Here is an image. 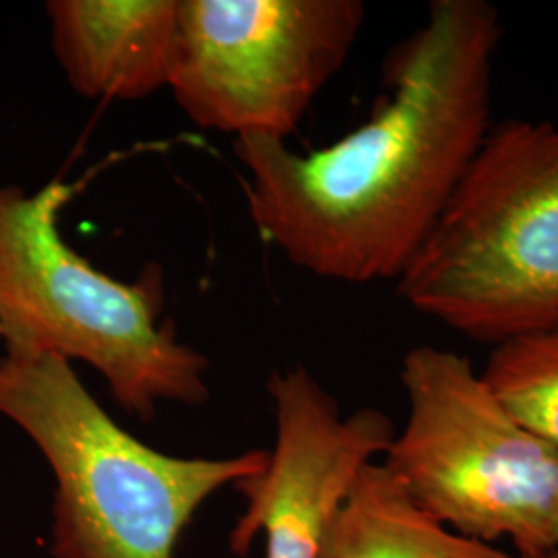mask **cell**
<instances>
[{
  "mask_svg": "<svg viewBox=\"0 0 558 558\" xmlns=\"http://www.w3.org/2000/svg\"><path fill=\"white\" fill-rule=\"evenodd\" d=\"M408 418L385 468L428 515L465 538L509 539L518 558L558 555V449L525 428L458 352L401 360Z\"/></svg>",
  "mask_w": 558,
  "mask_h": 558,
  "instance_id": "5b68a950",
  "label": "cell"
},
{
  "mask_svg": "<svg viewBox=\"0 0 558 558\" xmlns=\"http://www.w3.org/2000/svg\"><path fill=\"white\" fill-rule=\"evenodd\" d=\"M75 184L27 193L0 182V339L4 352L52 354L100 373L120 405L156 416L158 403L205 405L209 360L161 320L160 271L126 283L96 269L60 234Z\"/></svg>",
  "mask_w": 558,
  "mask_h": 558,
  "instance_id": "3957f363",
  "label": "cell"
},
{
  "mask_svg": "<svg viewBox=\"0 0 558 558\" xmlns=\"http://www.w3.org/2000/svg\"><path fill=\"white\" fill-rule=\"evenodd\" d=\"M360 0H180L168 89L199 129L286 141L345 64Z\"/></svg>",
  "mask_w": 558,
  "mask_h": 558,
  "instance_id": "8992f818",
  "label": "cell"
},
{
  "mask_svg": "<svg viewBox=\"0 0 558 558\" xmlns=\"http://www.w3.org/2000/svg\"><path fill=\"white\" fill-rule=\"evenodd\" d=\"M319 558H518L428 515L385 463H366L327 523Z\"/></svg>",
  "mask_w": 558,
  "mask_h": 558,
  "instance_id": "9c48e42d",
  "label": "cell"
},
{
  "mask_svg": "<svg viewBox=\"0 0 558 558\" xmlns=\"http://www.w3.org/2000/svg\"><path fill=\"white\" fill-rule=\"evenodd\" d=\"M546 558H558V555H553V557H546Z\"/></svg>",
  "mask_w": 558,
  "mask_h": 558,
  "instance_id": "8fae6325",
  "label": "cell"
},
{
  "mask_svg": "<svg viewBox=\"0 0 558 558\" xmlns=\"http://www.w3.org/2000/svg\"><path fill=\"white\" fill-rule=\"evenodd\" d=\"M0 416L15 422L57 480L54 558H172L201 505L259 474L267 451L174 458L147 447L106 414L52 354L0 356Z\"/></svg>",
  "mask_w": 558,
  "mask_h": 558,
  "instance_id": "7a4b0ae2",
  "label": "cell"
},
{
  "mask_svg": "<svg viewBox=\"0 0 558 558\" xmlns=\"http://www.w3.org/2000/svg\"><path fill=\"white\" fill-rule=\"evenodd\" d=\"M276 447L259 474L234 484L246 499L230 548L244 557L265 536V558H319L327 523L360 470L385 456L396 428L380 410L348 416L306 368L269 377Z\"/></svg>",
  "mask_w": 558,
  "mask_h": 558,
  "instance_id": "52a82bcc",
  "label": "cell"
},
{
  "mask_svg": "<svg viewBox=\"0 0 558 558\" xmlns=\"http://www.w3.org/2000/svg\"><path fill=\"white\" fill-rule=\"evenodd\" d=\"M500 29L486 0H433L385 60L387 94L352 133L308 154L234 141L260 239L317 278L398 281L493 129Z\"/></svg>",
  "mask_w": 558,
  "mask_h": 558,
  "instance_id": "6da1fadb",
  "label": "cell"
},
{
  "mask_svg": "<svg viewBox=\"0 0 558 558\" xmlns=\"http://www.w3.org/2000/svg\"><path fill=\"white\" fill-rule=\"evenodd\" d=\"M52 48L89 100L135 101L170 85L180 0H50Z\"/></svg>",
  "mask_w": 558,
  "mask_h": 558,
  "instance_id": "ba28073f",
  "label": "cell"
},
{
  "mask_svg": "<svg viewBox=\"0 0 558 558\" xmlns=\"http://www.w3.org/2000/svg\"><path fill=\"white\" fill-rule=\"evenodd\" d=\"M482 377L525 428L558 449V325L495 345Z\"/></svg>",
  "mask_w": 558,
  "mask_h": 558,
  "instance_id": "30bf717a",
  "label": "cell"
},
{
  "mask_svg": "<svg viewBox=\"0 0 558 558\" xmlns=\"http://www.w3.org/2000/svg\"><path fill=\"white\" fill-rule=\"evenodd\" d=\"M398 294L493 345L558 325V122L493 124Z\"/></svg>",
  "mask_w": 558,
  "mask_h": 558,
  "instance_id": "277c9868",
  "label": "cell"
}]
</instances>
